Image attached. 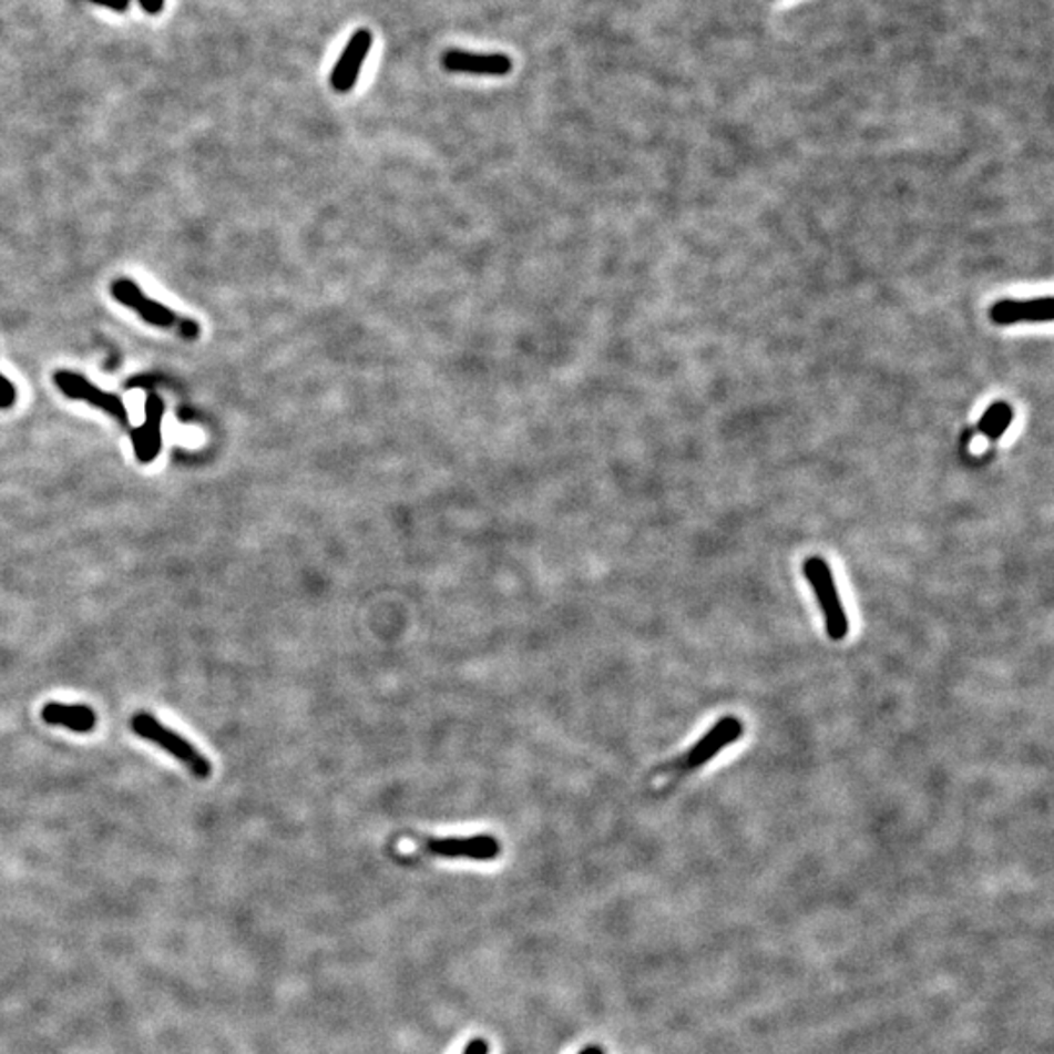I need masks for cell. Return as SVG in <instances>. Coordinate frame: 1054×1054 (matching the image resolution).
Listing matches in <instances>:
<instances>
[{
    "label": "cell",
    "instance_id": "cell-9",
    "mask_svg": "<svg viewBox=\"0 0 1054 1054\" xmlns=\"http://www.w3.org/2000/svg\"><path fill=\"white\" fill-rule=\"evenodd\" d=\"M164 402L151 395L145 402V422L131 432V442L141 463L155 461L163 446Z\"/></svg>",
    "mask_w": 1054,
    "mask_h": 1054
},
{
    "label": "cell",
    "instance_id": "cell-12",
    "mask_svg": "<svg viewBox=\"0 0 1054 1054\" xmlns=\"http://www.w3.org/2000/svg\"><path fill=\"white\" fill-rule=\"evenodd\" d=\"M1012 420H1014L1012 407L1007 402H994L982 415L981 422H979V432L984 433L992 442H996L1010 428Z\"/></svg>",
    "mask_w": 1054,
    "mask_h": 1054
},
{
    "label": "cell",
    "instance_id": "cell-16",
    "mask_svg": "<svg viewBox=\"0 0 1054 1054\" xmlns=\"http://www.w3.org/2000/svg\"><path fill=\"white\" fill-rule=\"evenodd\" d=\"M579 1054H605V1051L602 1048V1046L592 1045L586 1046V1048H582L581 1053Z\"/></svg>",
    "mask_w": 1054,
    "mask_h": 1054
},
{
    "label": "cell",
    "instance_id": "cell-5",
    "mask_svg": "<svg viewBox=\"0 0 1054 1054\" xmlns=\"http://www.w3.org/2000/svg\"><path fill=\"white\" fill-rule=\"evenodd\" d=\"M55 383H58L61 391L65 392L66 397L89 402L96 409L106 410L108 415L117 418L122 424H127V409H125V405L117 395L102 391L96 385H92L84 377L71 373V371H58Z\"/></svg>",
    "mask_w": 1054,
    "mask_h": 1054
},
{
    "label": "cell",
    "instance_id": "cell-3",
    "mask_svg": "<svg viewBox=\"0 0 1054 1054\" xmlns=\"http://www.w3.org/2000/svg\"><path fill=\"white\" fill-rule=\"evenodd\" d=\"M112 295H114L117 301L127 305L133 311L140 313L141 319L147 320L149 325L163 328H176L184 338H190V340H194V338H197V335H199V327H197L196 320L178 319L168 307H164L161 303L153 301V299L145 297L140 286L133 284L130 279L114 282V284H112Z\"/></svg>",
    "mask_w": 1054,
    "mask_h": 1054
},
{
    "label": "cell",
    "instance_id": "cell-1",
    "mask_svg": "<svg viewBox=\"0 0 1054 1054\" xmlns=\"http://www.w3.org/2000/svg\"><path fill=\"white\" fill-rule=\"evenodd\" d=\"M130 727L140 738L156 744L158 748H163L166 753L172 754L176 760L182 761L190 769L192 776L197 777V779L212 777V761L207 760L204 754L199 753L196 746L186 740L184 736L164 727L163 723L153 717L151 713H135L131 717Z\"/></svg>",
    "mask_w": 1054,
    "mask_h": 1054
},
{
    "label": "cell",
    "instance_id": "cell-15",
    "mask_svg": "<svg viewBox=\"0 0 1054 1054\" xmlns=\"http://www.w3.org/2000/svg\"><path fill=\"white\" fill-rule=\"evenodd\" d=\"M141 2H143V7L147 10H158L161 9V4H163V0H141Z\"/></svg>",
    "mask_w": 1054,
    "mask_h": 1054
},
{
    "label": "cell",
    "instance_id": "cell-4",
    "mask_svg": "<svg viewBox=\"0 0 1054 1054\" xmlns=\"http://www.w3.org/2000/svg\"><path fill=\"white\" fill-rule=\"evenodd\" d=\"M420 846L426 853L436 858L471 861H492L502 851L499 840L491 833H474L469 838H426Z\"/></svg>",
    "mask_w": 1054,
    "mask_h": 1054
},
{
    "label": "cell",
    "instance_id": "cell-8",
    "mask_svg": "<svg viewBox=\"0 0 1054 1054\" xmlns=\"http://www.w3.org/2000/svg\"><path fill=\"white\" fill-rule=\"evenodd\" d=\"M1054 315L1053 297L1041 299H1000L990 307L989 317L994 325L1005 327L1015 323H1051Z\"/></svg>",
    "mask_w": 1054,
    "mask_h": 1054
},
{
    "label": "cell",
    "instance_id": "cell-14",
    "mask_svg": "<svg viewBox=\"0 0 1054 1054\" xmlns=\"http://www.w3.org/2000/svg\"><path fill=\"white\" fill-rule=\"evenodd\" d=\"M463 1054H489V1043L484 1038H473Z\"/></svg>",
    "mask_w": 1054,
    "mask_h": 1054
},
{
    "label": "cell",
    "instance_id": "cell-2",
    "mask_svg": "<svg viewBox=\"0 0 1054 1054\" xmlns=\"http://www.w3.org/2000/svg\"><path fill=\"white\" fill-rule=\"evenodd\" d=\"M802 573L817 596L818 605L825 613V627L832 641H842L848 635L850 623L843 610L842 597L833 581L832 569L820 556H810L802 563Z\"/></svg>",
    "mask_w": 1054,
    "mask_h": 1054
},
{
    "label": "cell",
    "instance_id": "cell-13",
    "mask_svg": "<svg viewBox=\"0 0 1054 1054\" xmlns=\"http://www.w3.org/2000/svg\"><path fill=\"white\" fill-rule=\"evenodd\" d=\"M14 397H17V392H14L12 383H10L9 379H4V377L0 376V409H9V407H12V405H14Z\"/></svg>",
    "mask_w": 1054,
    "mask_h": 1054
},
{
    "label": "cell",
    "instance_id": "cell-11",
    "mask_svg": "<svg viewBox=\"0 0 1054 1054\" xmlns=\"http://www.w3.org/2000/svg\"><path fill=\"white\" fill-rule=\"evenodd\" d=\"M41 719L53 727H65L73 733H91L96 727V713L86 705L48 703L41 709Z\"/></svg>",
    "mask_w": 1054,
    "mask_h": 1054
},
{
    "label": "cell",
    "instance_id": "cell-7",
    "mask_svg": "<svg viewBox=\"0 0 1054 1054\" xmlns=\"http://www.w3.org/2000/svg\"><path fill=\"white\" fill-rule=\"evenodd\" d=\"M371 32L368 30H358V32L351 35L346 50L342 51V55L338 59L335 69H332V74H330V84L336 92H350L356 82H358V76H360L361 65L364 61L368 58L369 50H371Z\"/></svg>",
    "mask_w": 1054,
    "mask_h": 1054
},
{
    "label": "cell",
    "instance_id": "cell-6",
    "mask_svg": "<svg viewBox=\"0 0 1054 1054\" xmlns=\"http://www.w3.org/2000/svg\"><path fill=\"white\" fill-rule=\"evenodd\" d=\"M743 735V723L736 717H725V719L717 720L715 727L707 730L699 738V743H695V746H692L689 753L684 756L686 768H702L705 764H709L720 750H725L727 746L735 744Z\"/></svg>",
    "mask_w": 1054,
    "mask_h": 1054
},
{
    "label": "cell",
    "instance_id": "cell-17",
    "mask_svg": "<svg viewBox=\"0 0 1054 1054\" xmlns=\"http://www.w3.org/2000/svg\"><path fill=\"white\" fill-rule=\"evenodd\" d=\"M96 2H102V4H110V7H117V9H120V7H123V4H125V0H96Z\"/></svg>",
    "mask_w": 1054,
    "mask_h": 1054
},
{
    "label": "cell",
    "instance_id": "cell-10",
    "mask_svg": "<svg viewBox=\"0 0 1054 1054\" xmlns=\"http://www.w3.org/2000/svg\"><path fill=\"white\" fill-rule=\"evenodd\" d=\"M443 69L451 73L484 74V76H504L512 71V59L502 53H471V51L450 50L443 53Z\"/></svg>",
    "mask_w": 1054,
    "mask_h": 1054
}]
</instances>
